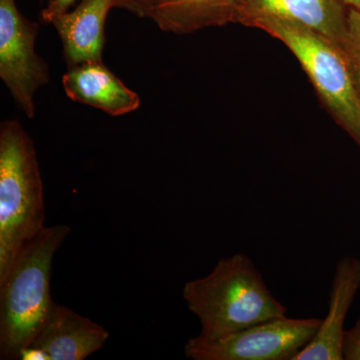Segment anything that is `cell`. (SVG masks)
<instances>
[{"instance_id":"10","label":"cell","mask_w":360,"mask_h":360,"mask_svg":"<svg viewBox=\"0 0 360 360\" xmlns=\"http://www.w3.org/2000/svg\"><path fill=\"white\" fill-rule=\"evenodd\" d=\"M63 85L71 101L86 104L108 115H129L141 106L139 94L116 77L103 60L68 68L63 77Z\"/></svg>"},{"instance_id":"13","label":"cell","mask_w":360,"mask_h":360,"mask_svg":"<svg viewBox=\"0 0 360 360\" xmlns=\"http://www.w3.org/2000/svg\"><path fill=\"white\" fill-rule=\"evenodd\" d=\"M343 49L360 82V9L348 8L347 41Z\"/></svg>"},{"instance_id":"8","label":"cell","mask_w":360,"mask_h":360,"mask_svg":"<svg viewBox=\"0 0 360 360\" xmlns=\"http://www.w3.org/2000/svg\"><path fill=\"white\" fill-rule=\"evenodd\" d=\"M360 290V258L347 255L336 264L328 310L314 338L293 360H343L345 319Z\"/></svg>"},{"instance_id":"4","label":"cell","mask_w":360,"mask_h":360,"mask_svg":"<svg viewBox=\"0 0 360 360\" xmlns=\"http://www.w3.org/2000/svg\"><path fill=\"white\" fill-rule=\"evenodd\" d=\"M248 27L262 30L290 49L326 110L360 148V82L345 49L292 21L260 18Z\"/></svg>"},{"instance_id":"3","label":"cell","mask_w":360,"mask_h":360,"mask_svg":"<svg viewBox=\"0 0 360 360\" xmlns=\"http://www.w3.org/2000/svg\"><path fill=\"white\" fill-rule=\"evenodd\" d=\"M45 227L37 149L18 120H6L0 125V278Z\"/></svg>"},{"instance_id":"15","label":"cell","mask_w":360,"mask_h":360,"mask_svg":"<svg viewBox=\"0 0 360 360\" xmlns=\"http://www.w3.org/2000/svg\"><path fill=\"white\" fill-rule=\"evenodd\" d=\"M77 0H51L49 6L41 11V20L44 22L51 23L61 14L70 11V8Z\"/></svg>"},{"instance_id":"17","label":"cell","mask_w":360,"mask_h":360,"mask_svg":"<svg viewBox=\"0 0 360 360\" xmlns=\"http://www.w3.org/2000/svg\"><path fill=\"white\" fill-rule=\"evenodd\" d=\"M21 360H51L49 354L42 348L30 345L21 350L20 354Z\"/></svg>"},{"instance_id":"11","label":"cell","mask_w":360,"mask_h":360,"mask_svg":"<svg viewBox=\"0 0 360 360\" xmlns=\"http://www.w3.org/2000/svg\"><path fill=\"white\" fill-rule=\"evenodd\" d=\"M115 0H82L72 11L52 21L68 68L103 60L104 27Z\"/></svg>"},{"instance_id":"16","label":"cell","mask_w":360,"mask_h":360,"mask_svg":"<svg viewBox=\"0 0 360 360\" xmlns=\"http://www.w3.org/2000/svg\"><path fill=\"white\" fill-rule=\"evenodd\" d=\"M155 2V0H115V7L125 9L141 18H146L148 9Z\"/></svg>"},{"instance_id":"1","label":"cell","mask_w":360,"mask_h":360,"mask_svg":"<svg viewBox=\"0 0 360 360\" xmlns=\"http://www.w3.org/2000/svg\"><path fill=\"white\" fill-rule=\"evenodd\" d=\"M182 296L189 311L200 319L198 336L205 340L288 315L257 265L243 253L219 259L207 276L186 283Z\"/></svg>"},{"instance_id":"2","label":"cell","mask_w":360,"mask_h":360,"mask_svg":"<svg viewBox=\"0 0 360 360\" xmlns=\"http://www.w3.org/2000/svg\"><path fill=\"white\" fill-rule=\"evenodd\" d=\"M70 233L68 225L45 227L0 278V359H20L39 333L53 303L52 262Z\"/></svg>"},{"instance_id":"12","label":"cell","mask_w":360,"mask_h":360,"mask_svg":"<svg viewBox=\"0 0 360 360\" xmlns=\"http://www.w3.org/2000/svg\"><path fill=\"white\" fill-rule=\"evenodd\" d=\"M243 0H155L146 18L162 32L191 34L210 27L238 23Z\"/></svg>"},{"instance_id":"7","label":"cell","mask_w":360,"mask_h":360,"mask_svg":"<svg viewBox=\"0 0 360 360\" xmlns=\"http://www.w3.org/2000/svg\"><path fill=\"white\" fill-rule=\"evenodd\" d=\"M347 11L341 0H243L238 23L248 27L260 18L292 21L343 49L347 41Z\"/></svg>"},{"instance_id":"14","label":"cell","mask_w":360,"mask_h":360,"mask_svg":"<svg viewBox=\"0 0 360 360\" xmlns=\"http://www.w3.org/2000/svg\"><path fill=\"white\" fill-rule=\"evenodd\" d=\"M342 355L343 360H360V317L343 333Z\"/></svg>"},{"instance_id":"9","label":"cell","mask_w":360,"mask_h":360,"mask_svg":"<svg viewBox=\"0 0 360 360\" xmlns=\"http://www.w3.org/2000/svg\"><path fill=\"white\" fill-rule=\"evenodd\" d=\"M108 338L103 326L53 302L32 345L44 349L51 360H84L101 350Z\"/></svg>"},{"instance_id":"18","label":"cell","mask_w":360,"mask_h":360,"mask_svg":"<svg viewBox=\"0 0 360 360\" xmlns=\"http://www.w3.org/2000/svg\"><path fill=\"white\" fill-rule=\"evenodd\" d=\"M348 8L360 9V0H341Z\"/></svg>"},{"instance_id":"6","label":"cell","mask_w":360,"mask_h":360,"mask_svg":"<svg viewBox=\"0 0 360 360\" xmlns=\"http://www.w3.org/2000/svg\"><path fill=\"white\" fill-rule=\"evenodd\" d=\"M39 30L15 0H0V77L28 118L35 115V94L51 77L46 61L35 51Z\"/></svg>"},{"instance_id":"5","label":"cell","mask_w":360,"mask_h":360,"mask_svg":"<svg viewBox=\"0 0 360 360\" xmlns=\"http://www.w3.org/2000/svg\"><path fill=\"white\" fill-rule=\"evenodd\" d=\"M321 319L274 317L217 340H187L184 352L193 360H293L314 338Z\"/></svg>"}]
</instances>
